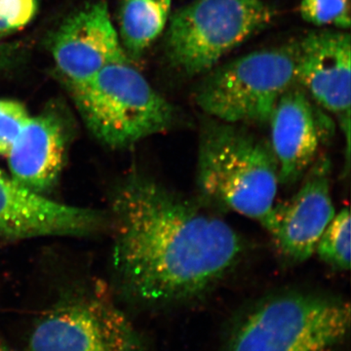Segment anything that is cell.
<instances>
[{
  "mask_svg": "<svg viewBox=\"0 0 351 351\" xmlns=\"http://www.w3.org/2000/svg\"><path fill=\"white\" fill-rule=\"evenodd\" d=\"M315 253L320 260L341 271L350 269V213L343 208L321 235Z\"/></svg>",
  "mask_w": 351,
  "mask_h": 351,
  "instance_id": "9a60e30c",
  "label": "cell"
},
{
  "mask_svg": "<svg viewBox=\"0 0 351 351\" xmlns=\"http://www.w3.org/2000/svg\"><path fill=\"white\" fill-rule=\"evenodd\" d=\"M196 184L204 205L267 221L278 191V167L269 143L239 124L212 119L203 126Z\"/></svg>",
  "mask_w": 351,
  "mask_h": 351,
  "instance_id": "7a4b0ae2",
  "label": "cell"
},
{
  "mask_svg": "<svg viewBox=\"0 0 351 351\" xmlns=\"http://www.w3.org/2000/svg\"><path fill=\"white\" fill-rule=\"evenodd\" d=\"M51 53L64 83L88 80L115 62L132 61L105 1L90 4L64 21L51 40Z\"/></svg>",
  "mask_w": 351,
  "mask_h": 351,
  "instance_id": "8fae6325",
  "label": "cell"
},
{
  "mask_svg": "<svg viewBox=\"0 0 351 351\" xmlns=\"http://www.w3.org/2000/svg\"><path fill=\"white\" fill-rule=\"evenodd\" d=\"M332 164L317 157L290 199L274 205L263 228L289 262H306L315 253L321 235L336 215L331 193Z\"/></svg>",
  "mask_w": 351,
  "mask_h": 351,
  "instance_id": "ba28073f",
  "label": "cell"
},
{
  "mask_svg": "<svg viewBox=\"0 0 351 351\" xmlns=\"http://www.w3.org/2000/svg\"><path fill=\"white\" fill-rule=\"evenodd\" d=\"M88 131L110 149H127L169 130L172 105L132 61L115 62L80 82L64 83Z\"/></svg>",
  "mask_w": 351,
  "mask_h": 351,
  "instance_id": "277c9868",
  "label": "cell"
},
{
  "mask_svg": "<svg viewBox=\"0 0 351 351\" xmlns=\"http://www.w3.org/2000/svg\"><path fill=\"white\" fill-rule=\"evenodd\" d=\"M172 0H122L119 38L127 56L137 59L162 34Z\"/></svg>",
  "mask_w": 351,
  "mask_h": 351,
  "instance_id": "5bb4252c",
  "label": "cell"
},
{
  "mask_svg": "<svg viewBox=\"0 0 351 351\" xmlns=\"http://www.w3.org/2000/svg\"><path fill=\"white\" fill-rule=\"evenodd\" d=\"M29 351H144L137 331L105 289L64 297L32 330Z\"/></svg>",
  "mask_w": 351,
  "mask_h": 351,
  "instance_id": "52a82bcc",
  "label": "cell"
},
{
  "mask_svg": "<svg viewBox=\"0 0 351 351\" xmlns=\"http://www.w3.org/2000/svg\"><path fill=\"white\" fill-rule=\"evenodd\" d=\"M38 11V0H0V38L24 29Z\"/></svg>",
  "mask_w": 351,
  "mask_h": 351,
  "instance_id": "ac0fdd59",
  "label": "cell"
},
{
  "mask_svg": "<svg viewBox=\"0 0 351 351\" xmlns=\"http://www.w3.org/2000/svg\"><path fill=\"white\" fill-rule=\"evenodd\" d=\"M298 41L249 53L208 71L195 90L206 114L232 124L269 122L277 101L295 82Z\"/></svg>",
  "mask_w": 351,
  "mask_h": 351,
  "instance_id": "5b68a950",
  "label": "cell"
},
{
  "mask_svg": "<svg viewBox=\"0 0 351 351\" xmlns=\"http://www.w3.org/2000/svg\"><path fill=\"white\" fill-rule=\"evenodd\" d=\"M24 48L19 43H0V73L8 71L19 63Z\"/></svg>",
  "mask_w": 351,
  "mask_h": 351,
  "instance_id": "d6986e66",
  "label": "cell"
},
{
  "mask_svg": "<svg viewBox=\"0 0 351 351\" xmlns=\"http://www.w3.org/2000/svg\"><path fill=\"white\" fill-rule=\"evenodd\" d=\"M350 34L319 31L298 41L295 82L323 108L338 117L346 138V166L350 154Z\"/></svg>",
  "mask_w": 351,
  "mask_h": 351,
  "instance_id": "9c48e42d",
  "label": "cell"
},
{
  "mask_svg": "<svg viewBox=\"0 0 351 351\" xmlns=\"http://www.w3.org/2000/svg\"><path fill=\"white\" fill-rule=\"evenodd\" d=\"M274 15L263 0H193L169 18L166 56L184 75L207 73Z\"/></svg>",
  "mask_w": 351,
  "mask_h": 351,
  "instance_id": "8992f818",
  "label": "cell"
},
{
  "mask_svg": "<svg viewBox=\"0 0 351 351\" xmlns=\"http://www.w3.org/2000/svg\"><path fill=\"white\" fill-rule=\"evenodd\" d=\"M112 265L130 299L149 306L195 301L235 269L241 237L204 204L132 174L110 203Z\"/></svg>",
  "mask_w": 351,
  "mask_h": 351,
  "instance_id": "6da1fadb",
  "label": "cell"
},
{
  "mask_svg": "<svg viewBox=\"0 0 351 351\" xmlns=\"http://www.w3.org/2000/svg\"><path fill=\"white\" fill-rule=\"evenodd\" d=\"M29 117L24 104L12 99H0V156H8Z\"/></svg>",
  "mask_w": 351,
  "mask_h": 351,
  "instance_id": "e0dca14e",
  "label": "cell"
},
{
  "mask_svg": "<svg viewBox=\"0 0 351 351\" xmlns=\"http://www.w3.org/2000/svg\"><path fill=\"white\" fill-rule=\"evenodd\" d=\"M300 12L302 19L317 27H350V0H302Z\"/></svg>",
  "mask_w": 351,
  "mask_h": 351,
  "instance_id": "2e32d148",
  "label": "cell"
},
{
  "mask_svg": "<svg viewBox=\"0 0 351 351\" xmlns=\"http://www.w3.org/2000/svg\"><path fill=\"white\" fill-rule=\"evenodd\" d=\"M0 351H7L6 350H4L3 348H2L1 346H0Z\"/></svg>",
  "mask_w": 351,
  "mask_h": 351,
  "instance_id": "ffe728a7",
  "label": "cell"
},
{
  "mask_svg": "<svg viewBox=\"0 0 351 351\" xmlns=\"http://www.w3.org/2000/svg\"><path fill=\"white\" fill-rule=\"evenodd\" d=\"M269 147L278 167L279 182L301 180L317 159L323 131L304 88L295 83L277 101L269 120Z\"/></svg>",
  "mask_w": 351,
  "mask_h": 351,
  "instance_id": "4fadbf2b",
  "label": "cell"
},
{
  "mask_svg": "<svg viewBox=\"0 0 351 351\" xmlns=\"http://www.w3.org/2000/svg\"><path fill=\"white\" fill-rule=\"evenodd\" d=\"M350 302L304 291L263 298L235 321L225 351H332L350 332Z\"/></svg>",
  "mask_w": 351,
  "mask_h": 351,
  "instance_id": "3957f363",
  "label": "cell"
},
{
  "mask_svg": "<svg viewBox=\"0 0 351 351\" xmlns=\"http://www.w3.org/2000/svg\"><path fill=\"white\" fill-rule=\"evenodd\" d=\"M100 212L62 204L21 186L0 170V239L93 234L107 225Z\"/></svg>",
  "mask_w": 351,
  "mask_h": 351,
  "instance_id": "30bf717a",
  "label": "cell"
},
{
  "mask_svg": "<svg viewBox=\"0 0 351 351\" xmlns=\"http://www.w3.org/2000/svg\"><path fill=\"white\" fill-rule=\"evenodd\" d=\"M64 117L56 108L31 115L7 156L11 177L39 195L49 191L63 171L71 135Z\"/></svg>",
  "mask_w": 351,
  "mask_h": 351,
  "instance_id": "7c38bea8",
  "label": "cell"
}]
</instances>
